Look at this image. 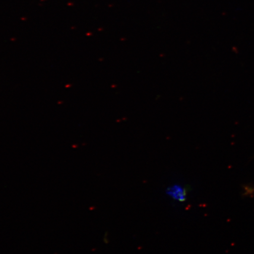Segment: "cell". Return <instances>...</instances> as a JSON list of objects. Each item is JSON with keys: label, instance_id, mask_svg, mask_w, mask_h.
Returning <instances> with one entry per match:
<instances>
[{"label": "cell", "instance_id": "cell-1", "mask_svg": "<svg viewBox=\"0 0 254 254\" xmlns=\"http://www.w3.org/2000/svg\"><path fill=\"white\" fill-rule=\"evenodd\" d=\"M166 193L170 198L174 201L179 202H184L187 198V190L180 184H174L166 190Z\"/></svg>", "mask_w": 254, "mask_h": 254}, {"label": "cell", "instance_id": "cell-2", "mask_svg": "<svg viewBox=\"0 0 254 254\" xmlns=\"http://www.w3.org/2000/svg\"><path fill=\"white\" fill-rule=\"evenodd\" d=\"M243 194L246 196L254 195V186L251 185V184L244 186Z\"/></svg>", "mask_w": 254, "mask_h": 254}]
</instances>
